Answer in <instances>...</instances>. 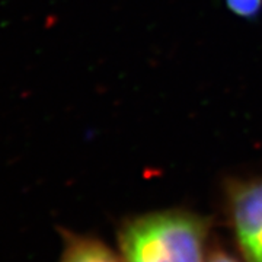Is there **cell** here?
Wrapping results in <instances>:
<instances>
[{
  "label": "cell",
  "instance_id": "6da1fadb",
  "mask_svg": "<svg viewBox=\"0 0 262 262\" xmlns=\"http://www.w3.org/2000/svg\"><path fill=\"white\" fill-rule=\"evenodd\" d=\"M211 219L185 208L130 215L117 230L122 262H206Z\"/></svg>",
  "mask_w": 262,
  "mask_h": 262
},
{
  "label": "cell",
  "instance_id": "7a4b0ae2",
  "mask_svg": "<svg viewBox=\"0 0 262 262\" xmlns=\"http://www.w3.org/2000/svg\"><path fill=\"white\" fill-rule=\"evenodd\" d=\"M223 208L241 258L262 262V177L226 179Z\"/></svg>",
  "mask_w": 262,
  "mask_h": 262
},
{
  "label": "cell",
  "instance_id": "3957f363",
  "mask_svg": "<svg viewBox=\"0 0 262 262\" xmlns=\"http://www.w3.org/2000/svg\"><path fill=\"white\" fill-rule=\"evenodd\" d=\"M63 251L58 262H122L120 252L92 234L75 233L60 229Z\"/></svg>",
  "mask_w": 262,
  "mask_h": 262
},
{
  "label": "cell",
  "instance_id": "277c9868",
  "mask_svg": "<svg viewBox=\"0 0 262 262\" xmlns=\"http://www.w3.org/2000/svg\"><path fill=\"white\" fill-rule=\"evenodd\" d=\"M227 9L236 16L255 19L262 10V0H225Z\"/></svg>",
  "mask_w": 262,
  "mask_h": 262
},
{
  "label": "cell",
  "instance_id": "5b68a950",
  "mask_svg": "<svg viewBox=\"0 0 262 262\" xmlns=\"http://www.w3.org/2000/svg\"><path fill=\"white\" fill-rule=\"evenodd\" d=\"M206 262H245L242 258L234 256L233 253L226 251L220 246H211Z\"/></svg>",
  "mask_w": 262,
  "mask_h": 262
}]
</instances>
